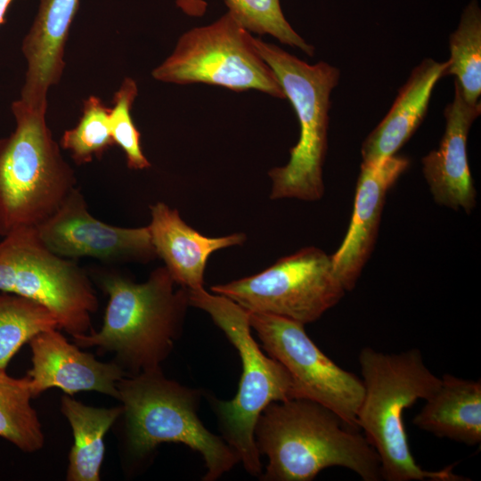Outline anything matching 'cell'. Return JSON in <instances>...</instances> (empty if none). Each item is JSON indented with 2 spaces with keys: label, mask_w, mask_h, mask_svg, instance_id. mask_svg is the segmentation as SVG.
Returning <instances> with one entry per match:
<instances>
[{
  "label": "cell",
  "mask_w": 481,
  "mask_h": 481,
  "mask_svg": "<svg viewBox=\"0 0 481 481\" xmlns=\"http://www.w3.org/2000/svg\"><path fill=\"white\" fill-rule=\"evenodd\" d=\"M254 438L259 454L267 458L262 480L310 481L335 466L363 481L382 478L379 455L366 437L309 399L271 403L257 419Z\"/></svg>",
  "instance_id": "1"
},
{
  "label": "cell",
  "mask_w": 481,
  "mask_h": 481,
  "mask_svg": "<svg viewBox=\"0 0 481 481\" xmlns=\"http://www.w3.org/2000/svg\"><path fill=\"white\" fill-rule=\"evenodd\" d=\"M97 284L109 299L102 326L72 336L80 348L114 354L127 376L161 368L182 332L188 289H175L167 267L152 271L144 282L112 272L97 273Z\"/></svg>",
  "instance_id": "2"
},
{
  "label": "cell",
  "mask_w": 481,
  "mask_h": 481,
  "mask_svg": "<svg viewBox=\"0 0 481 481\" xmlns=\"http://www.w3.org/2000/svg\"><path fill=\"white\" fill-rule=\"evenodd\" d=\"M364 394L357 428L376 450L381 477L387 481H465L449 466L425 470L410 450L403 413L419 399L427 400L439 387L438 378L425 365L419 349L386 354L363 347L359 354Z\"/></svg>",
  "instance_id": "3"
},
{
  "label": "cell",
  "mask_w": 481,
  "mask_h": 481,
  "mask_svg": "<svg viewBox=\"0 0 481 481\" xmlns=\"http://www.w3.org/2000/svg\"><path fill=\"white\" fill-rule=\"evenodd\" d=\"M47 108L12 104L15 128L0 139V235L37 227L76 188L75 171L47 126Z\"/></svg>",
  "instance_id": "4"
},
{
  "label": "cell",
  "mask_w": 481,
  "mask_h": 481,
  "mask_svg": "<svg viewBox=\"0 0 481 481\" xmlns=\"http://www.w3.org/2000/svg\"><path fill=\"white\" fill-rule=\"evenodd\" d=\"M126 445L143 458L163 443L183 444L205 462L204 481H214L240 459L222 436L211 433L198 416L200 392L167 379L161 368L126 376L118 382Z\"/></svg>",
  "instance_id": "5"
},
{
  "label": "cell",
  "mask_w": 481,
  "mask_h": 481,
  "mask_svg": "<svg viewBox=\"0 0 481 481\" xmlns=\"http://www.w3.org/2000/svg\"><path fill=\"white\" fill-rule=\"evenodd\" d=\"M190 306L209 314L239 353L242 372L235 396L213 400L222 437L252 476L262 474L254 430L264 409L273 402L297 398L291 376L277 360L265 355L251 334L249 312L226 297L203 288L188 289Z\"/></svg>",
  "instance_id": "6"
},
{
  "label": "cell",
  "mask_w": 481,
  "mask_h": 481,
  "mask_svg": "<svg viewBox=\"0 0 481 481\" xmlns=\"http://www.w3.org/2000/svg\"><path fill=\"white\" fill-rule=\"evenodd\" d=\"M253 43L278 78L300 127L289 162L268 172L273 183L270 198L318 200L324 193L322 167L328 148L330 98L339 70L325 61L308 64L259 38L254 37Z\"/></svg>",
  "instance_id": "7"
},
{
  "label": "cell",
  "mask_w": 481,
  "mask_h": 481,
  "mask_svg": "<svg viewBox=\"0 0 481 481\" xmlns=\"http://www.w3.org/2000/svg\"><path fill=\"white\" fill-rule=\"evenodd\" d=\"M0 241V291L46 307L59 330L72 336L92 329L99 306L89 274L71 259L51 251L36 227L16 229Z\"/></svg>",
  "instance_id": "8"
},
{
  "label": "cell",
  "mask_w": 481,
  "mask_h": 481,
  "mask_svg": "<svg viewBox=\"0 0 481 481\" xmlns=\"http://www.w3.org/2000/svg\"><path fill=\"white\" fill-rule=\"evenodd\" d=\"M253 39L227 12L211 24L183 33L173 53L151 75L165 83H202L234 92L257 90L285 99L278 78L258 53Z\"/></svg>",
  "instance_id": "9"
},
{
  "label": "cell",
  "mask_w": 481,
  "mask_h": 481,
  "mask_svg": "<svg viewBox=\"0 0 481 481\" xmlns=\"http://www.w3.org/2000/svg\"><path fill=\"white\" fill-rule=\"evenodd\" d=\"M210 289L248 312L278 315L304 325L318 320L346 292L331 257L315 247L303 248L259 273Z\"/></svg>",
  "instance_id": "10"
},
{
  "label": "cell",
  "mask_w": 481,
  "mask_h": 481,
  "mask_svg": "<svg viewBox=\"0 0 481 481\" xmlns=\"http://www.w3.org/2000/svg\"><path fill=\"white\" fill-rule=\"evenodd\" d=\"M249 320L265 351L292 378L297 398L314 401L357 428L364 387L363 380L340 368L314 344L304 324L263 313L249 312Z\"/></svg>",
  "instance_id": "11"
},
{
  "label": "cell",
  "mask_w": 481,
  "mask_h": 481,
  "mask_svg": "<svg viewBox=\"0 0 481 481\" xmlns=\"http://www.w3.org/2000/svg\"><path fill=\"white\" fill-rule=\"evenodd\" d=\"M36 229L42 242L64 258L147 263L157 257L148 225L126 228L100 221L89 212L78 188Z\"/></svg>",
  "instance_id": "12"
},
{
  "label": "cell",
  "mask_w": 481,
  "mask_h": 481,
  "mask_svg": "<svg viewBox=\"0 0 481 481\" xmlns=\"http://www.w3.org/2000/svg\"><path fill=\"white\" fill-rule=\"evenodd\" d=\"M58 328L39 332L29 342L32 367L27 372L33 398L51 387L72 395L95 391L118 400V382L127 376L115 362L98 361L70 343Z\"/></svg>",
  "instance_id": "13"
},
{
  "label": "cell",
  "mask_w": 481,
  "mask_h": 481,
  "mask_svg": "<svg viewBox=\"0 0 481 481\" xmlns=\"http://www.w3.org/2000/svg\"><path fill=\"white\" fill-rule=\"evenodd\" d=\"M409 165L408 158L395 154L373 164L362 162L349 227L330 256L334 273L346 291L355 287L373 250L387 194Z\"/></svg>",
  "instance_id": "14"
},
{
  "label": "cell",
  "mask_w": 481,
  "mask_h": 481,
  "mask_svg": "<svg viewBox=\"0 0 481 481\" xmlns=\"http://www.w3.org/2000/svg\"><path fill=\"white\" fill-rule=\"evenodd\" d=\"M481 103H469L454 82V97L444 109L445 130L438 147L421 159L422 173L435 201L469 213L477 203L467 156V140Z\"/></svg>",
  "instance_id": "15"
},
{
  "label": "cell",
  "mask_w": 481,
  "mask_h": 481,
  "mask_svg": "<svg viewBox=\"0 0 481 481\" xmlns=\"http://www.w3.org/2000/svg\"><path fill=\"white\" fill-rule=\"evenodd\" d=\"M79 0H39L35 20L22 41L27 70L20 100L47 108V93L65 67L64 48Z\"/></svg>",
  "instance_id": "16"
},
{
  "label": "cell",
  "mask_w": 481,
  "mask_h": 481,
  "mask_svg": "<svg viewBox=\"0 0 481 481\" xmlns=\"http://www.w3.org/2000/svg\"><path fill=\"white\" fill-rule=\"evenodd\" d=\"M148 225L157 257L175 282L188 289L203 288L208 258L216 250L240 245L245 241L243 233L207 237L192 229L181 218L176 209L163 202L150 207Z\"/></svg>",
  "instance_id": "17"
},
{
  "label": "cell",
  "mask_w": 481,
  "mask_h": 481,
  "mask_svg": "<svg viewBox=\"0 0 481 481\" xmlns=\"http://www.w3.org/2000/svg\"><path fill=\"white\" fill-rule=\"evenodd\" d=\"M445 68L446 61L425 59L412 69L387 114L363 143V163L373 164L395 155L410 139L421 124Z\"/></svg>",
  "instance_id": "18"
},
{
  "label": "cell",
  "mask_w": 481,
  "mask_h": 481,
  "mask_svg": "<svg viewBox=\"0 0 481 481\" xmlns=\"http://www.w3.org/2000/svg\"><path fill=\"white\" fill-rule=\"evenodd\" d=\"M412 423L440 437L477 445L481 441V382L451 374L426 400Z\"/></svg>",
  "instance_id": "19"
},
{
  "label": "cell",
  "mask_w": 481,
  "mask_h": 481,
  "mask_svg": "<svg viewBox=\"0 0 481 481\" xmlns=\"http://www.w3.org/2000/svg\"><path fill=\"white\" fill-rule=\"evenodd\" d=\"M61 412L68 420L74 437L66 479L99 481L105 452L104 436L122 415V405L98 408L65 395L61 399Z\"/></svg>",
  "instance_id": "20"
},
{
  "label": "cell",
  "mask_w": 481,
  "mask_h": 481,
  "mask_svg": "<svg viewBox=\"0 0 481 481\" xmlns=\"http://www.w3.org/2000/svg\"><path fill=\"white\" fill-rule=\"evenodd\" d=\"M32 398L29 376L14 378L0 369V436L24 452H37L45 444Z\"/></svg>",
  "instance_id": "21"
},
{
  "label": "cell",
  "mask_w": 481,
  "mask_h": 481,
  "mask_svg": "<svg viewBox=\"0 0 481 481\" xmlns=\"http://www.w3.org/2000/svg\"><path fill=\"white\" fill-rule=\"evenodd\" d=\"M450 58L444 76L451 75L461 86L464 99L479 102L481 94V12L472 0L465 8L458 28L449 38Z\"/></svg>",
  "instance_id": "22"
},
{
  "label": "cell",
  "mask_w": 481,
  "mask_h": 481,
  "mask_svg": "<svg viewBox=\"0 0 481 481\" xmlns=\"http://www.w3.org/2000/svg\"><path fill=\"white\" fill-rule=\"evenodd\" d=\"M58 328L54 315L26 298L0 291V369L41 331ZM59 329V328H58Z\"/></svg>",
  "instance_id": "23"
},
{
  "label": "cell",
  "mask_w": 481,
  "mask_h": 481,
  "mask_svg": "<svg viewBox=\"0 0 481 481\" xmlns=\"http://www.w3.org/2000/svg\"><path fill=\"white\" fill-rule=\"evenodd\" d=\"M110 109L94 95L87 97L76 126L66 130L60 146L69 151L77 165L89 163L102 156L114 144L110 126Z\"/></svg>",
  "instance_id": "24"
},
{
  "label": "cell",
  "mask_w": 481,
  "mask_h": 481,
  "mask_svg": "<svg viewBox=\"0 0 481 481\" xmlns=\"http://www.w3.org/2000/svg\"><path fill=\"white\" fill-rule=\"evenodd\" d=\"M228 12L249 32L271 35L281 43L297 47L313 56L307 44L285 19L280 0H224Z\"/></svg>",
  "instance_id": "25"
},
{
  "label": "cell",
  "mask_w": 481,
  "mask_h": 481,
  "mask_svg": "<svg viewBox=\"0 0 481 481\" xmlns=\"http://www.w3.org/2000/svg\"><path fill=\"white\" fill-rule=\"evenodd\" d=\"M137 94L136 82L131 77H126L113 96V106L110 109V126L114 144L124 151L127 167L134 170H143L149 168L151 163L143 152L141 133L131 115Z\"/></svg>",
  "instance_id": "26"
},
{
  "label": "cell",
  "mask_w": 481,
  "mask_h": 481,
  "mask_svg": "<svg viewBox=\"0 0 481 481\" xmlns=\"http://www.w3.org/2000/svg\"><path fill=\"white\" fill-rule=\"evenodd\" d=\"M176 5L188 16L202 17L208 4L205 0H175Z\"/></svg>",
  "instance_id": "27"
},
{
  "label": "cell",
  "mask_w": 481,
  "mask_h": 481,
  "mask_svg": "<svg viewBox=\"0 0 481 481\" xmlns=\"http://www.w3.org/2000/svg\"><path fill=\"white\" fill-rule=\"evenodd\" d=\"M13 0H0V25L4 22L5 13Z\"/></svg>",
  "instance_id": "28"
}]
</instances>
